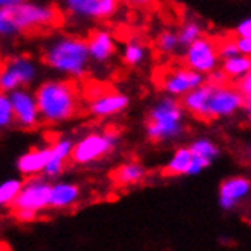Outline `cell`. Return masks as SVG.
<instances>
[{
    "label": "cell",
    "instance_id": "6da1fadb",
    "mask_svg": "<svg viewBox=\"0 0 251 251\" xmlns=\"http://www.w3.org/2000/svg\"><path fill=\"white\" fill-rule=\"evenodd\" d=\"M41 122L61 124L79 110V93L72 81H46L35 92Z\"/></svg>",
    "mask_w": 251,
    "mask_h": 251
},
{
    "label": "cell",
    "instance_id": "7a4b0ae2",
    "mask_svg": "<svg viewBox=\"0 0 251 251\" xmlns=\"http://www.w3.org/2000/svg\"><path fill=\"white\" fill-rule=\"evenodd\" d=\"M92 56L88 43L79 37L61 35L53 38L43 52V63L69 76H82Z\"/></svg>",
    "mask_w": 251,
    "mask_h": 251
},
{
    "label": "cell",
    "instance_id": "3957f363",
    "mask_svg": "<svg viewBox=\"0 0 251 251\" xmlns=\"http://www.w3.org/2000/svg\"><path fill=\"white\" fill-rule=\"evenodd\" d=\"M184 131L183 102L174 96L160 99L151 108L146 119V136L154 143L178 139Z\"/></svg>",
    "mask_w": 251,
    "mask_h": 251
},
{
    "label": "cell",
    "instance_id": "277c9868",
    "mask_svg": "<svg viewBox=\"0 0 251 251\" xmlns=\"http://www.w3.org/2000/svg\"><path fill=\"white\" fill-rule=\"evenodd\" d=\"M17 25L19 32H35L44 31L46 27L56 26L63 20L60 9L52 5H38L23 2L14 8H3Z\"/></svg>",
    "mask_w": 251,
    "mask_h": 251
},
{
    "label": "cell",
    "instance_id": "5b68a950",
    "mask_svg": "<svg viewBox=\"0 0 251 251\" xmlns=\"http://www.w3.org/2000/svg\"><path fill=\"white\" fill-rule=\"evenodd\" d=\"M116 132H90L75 143L72 161L76 165H90L93 161L108 155L117 146Z\"/></svg>",
    "mask_w": 251,
    "mask_h": 251
},
{
    "label": "cell",
    "instance_id": "8992f818",
    "mask_svg": "<svg viewBox=\"0 0 251 251\" xmlns=\"http://www.w3.org/2000/svg\"><path fill=\"white\" fill-rule=\"evenodd\" d=\"M52 187L46 180L41 176H31L22 187L19 197L11 205L12 210H26L38 213L44 209L50 207V198H52Z\"/></svg>",
    "mask_w": 251,
    "mask_h": 251
},
{
    "label": "cell",
    "instance_id": "52a82bcc",
    "mask_svg": "<svg viewBox=\"0 0 251 251\" xmlns=\"http://www.w3.org/2000/svg\"><path fill=\"white\" fill-rule=\"evenodd\" d=\"M218 40L209 37H200L190 46L186 48L184 66L194 69L204 75H209L216 67L219 61Z\"/></svg>",
    "mask_w": 251,
    "mask_h": 251
},
{
    "label": "cell",
    "instance_id": "ba28073f",
    "mask_svg": "<svg viewBox=\"0 0 251 251\" xmlns=\"http://www.w3.org/2000/svg\"><path fill=\"white\" fill-rule=\"evenodd\" d=\"M37 75L35 64L26 56H9L3 63L0 87L2 93H11L17 88L29 85Z\"/></svg>",
    "mask_w": 251,
    "mask_h": 251
},
{
    "label": "cell",
    "instance_id": "9c48e42d",
    "mask_svg": "<svg viewBox=\"0 0 251 251\" xmlns=\"http://www.w3.org/2000/svg\"><path fill=\"white\" fill-rule=\"evenodd\" d=\"M205 82L204 73H200L187 66L176 67L165 72L158 79V85L166 95L174 98H183L189 92Z\"/></svg>",
    "mask_w": 251,
    "mask_h": 251
},
{
    "label": "cell",
    "instance_id": "30bf717a",
    "mask_svg": "<svg viewBox=\"0 0 251 251\" xmlns=\"http://www.w3.org/2000/svg\"><path fill=\"white\" fill-rule=\"evenodd\" d=\"M121 0H64V9L78 20H107L117 12Z\"/></svg>",
    "mask_w": 251,
    "mask_h": 251
},
{
    "label": "cell",
    "instance_id": "8fae6325",
    "mask_svg": "<svg viewBox=\"0 0 251 251\" xmlns=\"http://www.w3.org/2000/svg\"><path fill=\"white\" fill-rule=\"evenodd\" d=\"M247 98L239 90L238 85H216L213 88V93L210 98V105H209V114L210 121L219 119V117H227L234 114L238 110L245 107Z\"/></svg>",
    "mask_w": 251,
    "mask_h": 251
},
{
    "label": "cell",
    "instance_id": "7c38bea8",
    "mask_svg": "<svg viewBox=\"0 0 251 251\" xmlns=\"http://www.w3.org/2000/svg\"><path fill=\"white\" fill-rule=\"evenodd\" d=\"M14 116H16V124L25 129H32L41 122V114L38 110L35 93L32 95L26 88H17L9 93Z\"/></svg>",
    "mask_w": 251,
    "mask_h": 251
},
{
    "label": "cell",
    "instance_id": "4fadbf2b",
    "mask_svg": "<svg viewBox=\"0 0 251 251\" xmlns=\"http://www.w3.org/2000/svg\"><path fill=\"white\" fill-rule=\"evenodd\" d=\"M215 84L207 81L202 85L197 87L195 90L189 92L187 95L183 96L181 102L186 111H189L194 117L204 122L210 121V114H209V105H210V98L213 93Z\"/></svg>",
    "mask_w": 251,
    "mask_h": 251
},
{
    "label": "cell",
    "instance_id": "5bb4252c",
    "mask_svg": "<svg viewBox=\"0 0 251 251\" xmlns=\"http://www.w3.org/2000/svg\"><path fill=\"white\" fill-rule=\"evenodd\" d=\"M129 104V99L124 93L117 92H108L96 96L90 105H88V111L95 117H110L117 113H122Z\"/></svg>",
    "mask_w": 251,
    "mask_h": 251
},
{
    "label": "cell",
    "instance_id": "9a60e30c",
    "mask_svg": "<svg viewBox=\"0 0 251 251\" xmlns=\"http://www.w3.org/2000/svg\"><path fill=\"white\" fill-rule=\"evenodd\" d=\"M251 187V183L245 176H231L219 186V204L223 209H233L236 202L242 200Z\"/></svg>",
    "mask_w": 251,
    "mask_h": 251
},
{
    "label": "cell",
    "instance_id": "2e32d148",
    "mask_svg": "<svg viewBox=\"0 0 251 251\" xmlns=\"http://www.w3.org/2000/svg\"><path fill=\"white\" fill-rule=\"evenodd\" d=\"M52 157V148H41V150H31L23 154L19 161L17 168L26 176H34L44 171Z\"/></svg>",
    "mask_w": 251,
    "mask_h": 251
},
{
    "label": "cell",
    "instance_id": "e0dca14e",
    "mask_svg": "<svg viewBox=\"0 0 251 251\" xmlns=\"http://www.w3.org/2000/svg\"><path fill=\"white\" fill-rule=\"evenodd\" d=\"M88 50H90L92 60L98 63H105L116 53V44L110 32L107 31H95L90 38L87 40Z\"/></svg>",
    "mask_w": 251,
    "mask_h": 251
},
{
    "label": "cell",
    "instance_id": "ac0fdd59",
    "mask_svg": "<svg viewBox=\"0 0 251 251\" xmlns=\"http://www.w3.org/2000/svg\"><path fill=\"white\" fill-rule=\"evenodd\" d=\"M79 187L72 183H58L52 187L50 207L53 209H66L75 204L79 200Z\"/></svg>",
    "mask_w": 251,
    "mask_h": 251
},
{
    "label": "cell",
    "instance_id": "d6986e66",
    "mask_svg": "<svg viewBox=\"0 0 251 251\" xmlns=\"http://www.w3.org/2000/svg\"><path fill=\"white\" fill-rule=\"evenodd\" d=\"M146 176V169L137 161H128V163L121 165L119 168H116L113 172V180L114 183L121 186H132L139 184L143 181Z\"/></svg>",
    "mask_w": 251,
    "mask_h": 251
},
{
    "label": "cell",
    "instance_id": "ffe728a7",
    "mask_svg": "<svg viewBox=\"0 0 251 251\" xmlns=\"http://www.w3.org/2000/svg\"><path fill=\"white\" fill-rule=\"evenodd\" d=\"M192 158H194V155H192L190 148H178L171 157L169 163L163 168V175L165 176L189 175Z\"/></svg>",
    "mask_w": 251,
    "mask_h": 251
},
{
    "label": "cell",
    "instance_id": "44dd1931",
    "mask_svg": "<svg viewBox=\"0 0 251 251\" xmlns=\"http://www.w3.org/2000/svg\"><path fill=\"white\" fill-rule=\"evenodd\" d=\"M223 70L227 73L228 78L242 79L251 70V56L239 53L236 56L227 58L223 63Z\"/></svg>",
    "mask_w": 251,
    "mask_h": 251
},
{
    "label": "cell",
    "instance_id": "7402d4cb",
    "mask_svg": "<svg viewBox=\"0 0 251 251\" xmlns=\"http://www.w3.org/2000/svg\"><path fill=\"white\" fill-rule=\"evenodd\" d=\"M146 60V48L140 41H129L124 49V61L128 66H140Z\"/></svg>",
    "mask_w": 251,
    "mask_h": 251
},
{
    "label": "cell",
    "instance_id": "603a6c76",
    "mask_svg": "<svg viewBox=\"0 0 251 251\" xmlns=\"http://www.w3.org/2000/svg\"><path fill=\"white\" fill-rule=\"evenodd\" d=\"M23 181L19 178H11L6 180L0 184V204L2 205H12V202L16 201V198L19 197L20 190L23 187Z\"/></svg>",
    "mask_w": 251,
    "mask_h": 251
},
{
    "label": "cell",
    "instance_id": "cb8c5ba5",
    "mask_svg": "<svg viewBox=\"0 0 251 251\" xmlns=\"http://www.w3.org/2000/svg\"><path fill=\"white\" fill-rule=\"evenodd\" d=\"M190 151L194 155H198V157H202V158H207L210 161H213L218 155H219V150L218 146L207 140V139H200V140H195L194 143L190 145Z\"/></svg>",
    "mask_w": 251,
    "mask_h": 251
},
{
    "label": "cell",
    "instance_id": "d4e9b609",
    "mask_svg": "<svg viewBox=\"0 0 251 251\" xmlns=\"http://www.w3.org/2000/svg\"><path fill=\"white\" fill-rule=\"evenodd\" d=\"M201 35H202V29L197 22L184 23L178 31V40H180V44L183 48L190 46V44L194 41H197Z\"/></svg>",
    "mask_w": 251,
    "mask_h": 251
},
{
    "label": "cell",
    "instance_id": "484cf974",
    "mask_svg": "<svg viewBox=\"0 0 251 251\" xmlns=\"http://www.w3.org/2000/svg\"><path fill=\"white\" fill-rule=\"evenodd\" d=\"M181 46L180 40H178V34L171 32V31H165L161 32L158 40H157V48L161 53H172L176 50V48Z\"/></svg>",
    "mask_w": 251,
    "mask_h": 251
},
{
    "label": "cell",
    "instance_id": "4316f807",
    "mask_svg": "<svg viewBox=\"0 0 251 251\" xmlns=\"http://www.w3.org/2000/svg\"><path fill=\"white\" fill-rule=\"evenodd\" d=\"M14 121H16V116H14V107L9 93H2L0 96V126H9Z\"/></svg>",
    "mask_w": 251,
    "mask_h": 251
},
{
    "label": "cell",
    "instance_id": "83f0119b",
    "mask_svg": "<svg viewBox=\"0 0 251 251\" xmlns=\"http://www.w3.org/2000/svg\"><path fill=\"white\" fill-rule=\"evenodd\" d=\"M218 49H219V56L221 60H227V58L239 55V48L238 43H236V38L233 37H227L223 40H218Z\"/></svg>",
    "mask_w": 251,
    "mask_h": 251
},
{
    "label": "cell",
    "instance_id": "f1b7e54d",
    "mask_svg": "<svg viewBox=\"0 0 251 251\" xmlns=\"http://www.w3.org/2000/svg\"><path fill=\"white\" fill-rule=\"evenodd\" d=\"M0 34H2L3 37H12L16 34H20L17 25L14 23L11 16L3 8L0 9Z\"/></svg>",
    "mask_w": 251,
    "mask_h": 251
},
{
    "label": "cell",
    "instance_id": "f546056e",
    "mask_svg": "<svg viewBox=\"0 0 251 251\" xmlns=\"http://www.w3.org/2000/svg\"><path fill=\"white\" fill-rule=\"evenodd\" d=\"M209 81L210 82H213V84H216V85H223V84H227V81H228V75L227 73L221 69V70H213L212 73H209Z\"/></svg>",
    "mask_w": 251,
    "mask_h": 251
},
{
    "label": "cell",
    "instance_id": "4dcf8cb0",
    "mask_svg": "<svg viewBox=\"0 0 251 251\" xmlns=\"http://www.w3.org/2000/svg\"><path fill=\"white\" fill-rule=\"evenodd\" d=\"M238 87H239V90L244 93V96H245L247 99L251 98V70L247 73V75H245L242 79H239Z\"/></svg>",
    "mask_w": 251,
    "mask_h": 251
},
{
    "label": "cell",
    "instance_id": "1f68e13d",
    "mask_svg": "<svg viewBox=\"0 0 251 251\" xmlns=\"http://www.w3.org/2000/svg\"><path fill=\"white\" fill-rule=\"evenodd\" d=\"M236 43H238L239 52L242 55L251 56V38L250 37H241V35H238V37H236Z\"/></svg>",
    "mask_w": 251,
    "mask_h": 251
},
{
    "label": "cell",
    "instance_id": "d6a6232c",
    "mask_svg": "<svg viewBox=\"0 0 251 251\" xmlns=\"http://www.w3.org/2000/svg\"><path fill=\"white\" fill-rule=\"evenodd\" d=\"M236 35L251 38V19H247L238 25V27H236Z\"/></svg>",
    "mask_w": 251,
    "mask_h": 251
},
{
    "label": "cell",
    "instance_id": "836d02e7",
    "mask_svg": "<svg viewBox=\"0 0 251 251\" xmlns=\"http://www.w3.org/2000/svg\"><path fill=\"white\" fill-rule=\"evenodd\" d=\"M122 2L134 8H146L148 5L152 3V0H122Z\"/></svg>",
    "mask_w": 251,
    "mask_h": 251
},
{
    "label": "cell",
    "instance_id": "e575fe53",
    "mask_svg": "<svg viewBox=\"0 0 251 251\" xmlns=\"http://www.w3.org/2000/svg\"><path fill=\"white\" fill-rule=\"evenodd\" d=\"M26 0H0V6L2 8H14V6H19L22 5Z\"/></svg>",
    "mask_w": 251,
    "mask_h": 251
},
{
    "label": "cell",
    "instance_id": "d590c367",
    "mask_svg": "<svg viewBox=\"0 0 251 251\" xmlns=\"http://www.w3.org/2000/svg\"><path fill=\"white\" fill-rule=\"evenodd\" d=\"M245 111H247V116H248V119H250V122H251V98L250 99H247V102H245Z\"/></svg>",
    "mask_w": 251,
    "mask_h": 251
},
{
    "label": "cell",
    "instance_id": "8d00e7d4",
    "mask_svg": "<svg viewBox=\"0 0 251 251\" xmlns=\"http://www.w3.org/2000/svg\"><path fill=\"white\" fill-rule=\"evenodd\" d=\"M250 158H251V146H250Z\"/></svg>",
    "mask_w": 251,
    "mask_h": 251
}]
</instances>
